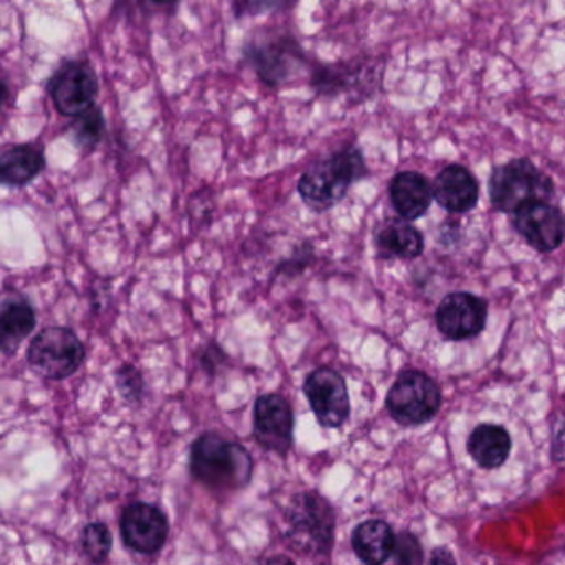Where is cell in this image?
Here are the masks:
<instances>
[{
    "label": "cell",
    "instance_id": "obj_1",
    "mask_svg": "<svg viewBox=\"0 0 565 565\" xmlns=\"http://www.w3.org/2000/svg\"><path fill=\"white\" fill-rule=\"evenodd\" d=\"M190 469L194 479L213 491H237L249 486L254 462L241 443L206 431L191 446Z\"/></svg>",
    "mask_w": 565,
    "mask_h": 565
},
{
    "label": "cell",
    "instance_id": "obj_2",
    "mask_svg": "<svg viewBox=\"0 0 565 565\" xmlns=\"http://www.w3.org/2000/svg\"><path fill=\"white\" fill-rule=\"evenodd\" d=\"M365 160L356 148H343L327 160L313 164L297 184L300 198L317 213L330 210L349 193L355 181L366 177Z\"/></svg>",
    "mask_w": 565,
    "mask_h": 565
},
{
    "label": "cell",
    "instance_id": "obj_20",
    "mask_svg": "<svg viewBox=\"0 0 565 565\" xmlns=\"http://www.w3.org/2000/svg\"><path fill=\"white\" fill-rule=\"evenodd\" d=\"M511 446L508 429L499 425L476 426L468 438L469 455L484 469H495L504 465Z\"/></svg>",
    "mask_w": 565,
    "mask_h": 565
},
{
    "label": "cell",
    "instance_id": "obj_15",
    "mask_svg": "<svg viewBox=\"0 0 565 565\" xmlns=\"http://www.w3.org/2000/svg\"><path fill=\"white\" fill-rule=\"evenodd\" d=\"M388 194L393 210L405 221L425 216L435 200L431 184L416 171H402L395 174L390 181Z\"/></svg>",
    "mask_w": 565,
    "mask_h": 565
},
{
    "label": "cell",
    "instance_id": "obj_6",
    "mask_svg": "<svg viewBox=\"0 0 565 565\" xmlns=\"http://www.w3.org/2000/svg\"><path fill=\"white\" fill-rule=\"evenodd\" d=\"M441 406V390L419 370L399 373L386 395V408L396 423L416 426L435 418Z\"/></svg>",
    "mask_w": 565,
    "mask_h": 565
},
{
    "label": "cell",
    "instance_id": "obj_7",
    "mask_svg": "<svg viewBox=\"0 0 565 565\" xmlns=\"http://www.w3.org/2000/svg\"><path fill=\"white\" fill-rule=\"evenodd\" d=\"M98 77L94 67L85 61H68L55 71L47 90L54 107L64 117L77 118L95 107L98 95Z\"/></svg>",
    "mask_w": 565,
    "mask_h": 565
},
{
    "label": "cell",
    "instance_id": "obj_4",
    "mask_svg": "<svg viewBox=\"0 0 565 565\" xmlns=\"http://www.w3.org/2000/svg\"><path fill=\"white\" fill-rule=\"evenodd\" d=\"M286 529L290 544L302 554H330L335 539V511L319 492H300L287 509Z\"/></svg>",
    "mask_w": 565,
    "mask_h": 565
},
{
    "label": "cell",
    "instance_id": "obj_5",
    "mask_svg": "<svg viewBox=\"0 0 565 565\" xmlns=\"http://www.w3.org/2000/svg\"><path fill=\"white\" fill-rule=\"evenodd\" d=\"M84 343L67 327H47L35 335L28 350V362L39 375L49 380H65L84 363Z\"/></svg>",
    "mask_w": 565,
    "mask_h": 565
},
{
    "label": "cell",
    "instance_id": "obj_10",
    "mask_svg": "<svg viewBox=\"0 0 565 565\" xmlns=\"http://www.w3.org/2000/svg\"><path fill=\"white\" fill-rule=\"evenodd\" d=\"M254 438L260 448L286 456L294 443V413L277 393L257 398L254 405Z\"/></svg>",
    "mask_w": 565,
    "mask_h": 565
},
{
    "label": "cell",
    "instance_id": "obj_18",
    "mask_svg": "<svg viewBox=\"0 0 565 565\" xmlns=\"http://www.w3.org/2000/svg\"><path fill=\"white\" fill-rule=\"evenodd\" d=\"M396 537L392 527L380 519H370L352 532V547L365 565H383L395 552Z\"/></svg>",
    "mask_w": 565,
    "mask_h": 565
},
{
    "label": "cell",
    "instance_id": "obj_9",
    "mask_svg": "<svg viewBox=\"0 0 565 565\" xmlns=\"http://www.w3.org/2000/svg\"><path fill=\"white\" fill-rule=\"evenodd\" d=\"M121 537L131 551L138 554H157L167 544L170 524L167 515L157 505L148 502H131L120 518Z\"/></svg>",
    "mask_w": 565,
    "mask_h": 565
},
{
    "label": "cell",
    "instance_id": "obj_27",
    "mask_svg": "<svg viewBox=\"0 0 565 565\" xmlns=\"http://www.w3.org/2000/svg\"><path fill=\"white\" fill-rule=\"evenodd\" d=\"M264 565H296L286 555H274V557L267 558Z\"/></svg>",
    "mask_w": 565,
    "mask_h": 565
},
{
    "label": "cell",
    "instance_id": "obj_19",
    "mask_svg": "<svg viewBox=\"0 0 565 565\" xmlns=\"http://www.w3.org/2000/svg\"><path fill=\"white\" fill-rule=\"evenodd\" d=\"M44 170V150L34 145L6 148L0 157V180L6 186H25Z\"/></svg>",
    "mask_w": 565,
    "mask_h": 565
},
{
    "label": "cell",
    "instance_id": "obj_16",
    "mask_svg": "<svg viewBox=\"0 0 565 565\" xmlns=\"http://www.w3.org/2000/svg\"><path fill=\"white\" fill-rule=\"evenodd\" d=\"M38 326L34 307L19 292H8L0 312V345L4 355L18 352L19 345Z\"/></svg>",
    "mask_w": 565,
    "mask_h": 565
},
{
    "label": "cell",
    "instance_id": "obj_17",
    "mask_svg": "<svg viewBox=\"0 0 565 565\" xmlns=\"http://www.w3.org/2000/svg\"><path fill=\"white\" fill-rule=\"evenodd\" d=\"M375 247L382 259H416L425 249V239L408 221L392 220L376 231Z\"/></svg>",
    "mask_w": 565,
    "mask_h": 565
},
{
    "label": "cell",
    "instance_id": "obj_24",
    "mask_svg": "<svg viewBox=\"0 0 565 565\" xmlns=\"http://www.w3.org/2000/svg\"><path fill=\"white\" fill-rule=\"evenodd\" d=\"M398 565H422L423 547L418 539L409 532H402L396 537L395 552H393Z\"/></svg>",
    "mask_w": 565,
    "mask_h": 565
},
{
    "label": "cell",
    "instance_id": "obj_3",
    "mask_svg": "<svg viewBox=\"0 0 565 565\" xmlns=\"http://www.w3.org/2000/svg\"><path fill=\"white\" fill-rule=\"evenodd\" d=\"M554 183L527 158L499 164L489 178V200L499 213L514 214L525 204L551 203Z\"/></svg>",
    "mask_w": 565,
    "mask_h": 565
},
{
    "label": "cell",
    "instance_id": "obj_21",
    "mask_svg": "<svg viewBox=\"0 0 565 565\" xmlns=\"http://www.w3.org/2000/svg\"><path fill=\"white\" fill-rule=\"evenodd\" d=\"M71 134L78 147L88 148V150L97 147L105 134V118L100 108H90L75 118Z\"/></svg>",
    "mask_w": 565,
    "mask_h": 565
},
{
    "label": "cell",
    "instance_id": "obj_26",
    "mask_svg": "<svg viewBox=\"0 0 565 565\" xmlns=\"http://www.w3.org/2000/svg\"><path fill=\"white\" fill-rule=\"evenodd\" d=\"M428 565H456L455 555L446 547H436L431 552Z\"/></svg>",
    "mask_w": 565,
    "mask_h": 565
},
{
    "label": "cell",
    "instance_id": "obj_23",
    "mask_svg": "<svg viewBox=\"0 0 565 565\" xmlns=\"http://www.w3.org/2000/svg\"><path fill=\"white\" fill-rule=\"evenodd\" d=\"M115 383H117L118 392L121 393L128 403H140L143 398L145 382L137 366L121 365L115 372Z\"/></svg>",
    "mask_w": 565,
    "mask_h": 565
},
{
    "label": "cell",
    "instance_id": "obj_8",
    "mask_svg": "<svg viewBox=\"0 0 565 565\" xmlns=\"http://www.w3.org/2000/svg\"><path fill=\"white\" fill-rule=\"evenodd\" d=\"M303 393L323 428H340L350 416L349 390L337 370L320 366L307 375Z\"/></svg>",
    "mask_w": 565,
    "mask_h": 565
},
{
    "label": "cell",
    "instance_id": "obj_11",
    "mask_svg": "<svg viewBox=\"0 0 565 565\" xmlns=\"http://www.w3.org/2000/svg\"><path fill=\"white\" fill-rule=\"evenodd\" d=\"M488 322V302L471 292H451L439 302L436 326L448 340L478 337Z\"/></svg>",
    "mask_w": 565,
    "mask_h": 565
},
{
    "label": "cell",
    "instance_id": "obj_14",
    "mask_svg": "<svg viewBox=\"0 0 565 565\" xmlns=\"http://www.w3.org/2000/svg\"><path fill=\"white\" fill-rule=\"evenodd\" d=\"M433 196L449 213H469L478 204L479 184L468 168L449 164L435 178Z\"/></svg>",
    "mask_w": 565,
    "mask_h": 565
},
{
    "label": "cell",
    "instance_id": "obj_22",
    "mask_svg": "<svg viewBox=\"0 0 565 565\" xmlns=\"http://www.w3.org/2000/svg\"><path fill=\"white\" fill-rule=\"evenodd\" d=\"M82 548L94 564H104L110 555L114 537L104 522H90L82 531Z\"/></svg>",
    "mask_w": 565,
    "mask_h": 565
},
{
    "label": "cell",
    "instance_id": "obj_25",
    "mask_svg": "<svg viewBox=\"0 0 565 565\" xmlns=\"http://www.w3.org/2000/svg\"><path fill=\"white\" fill-rule=\"evenodd\" d=\"M224 359H226V356H224L223 350H221L216 343H211V345L201 353V365H203L204 370H207V373H214L217 366L224 362Z\"/></svg>",
    "mask_w": 565,
    "mask_h": 565
},
{
    "label": "cell",
    "instance_id": "obj_12",
    "mask_svg": "<svg viewBox=\"0 0 565 565\" xmlns=\"http://www.w3.org/2000/svg\"><path fill=\"white\" fill-rule=\"evenodd\" d=\"M514 230L537 253H552L565 241V217L551 203H531L512 214Z\"/></svg>",
    "mask_w": 565,
    "mask_h": 565
},
{
    "label": "cell",
    "instance_id": "obj_13",
    "mask_svg": "<svg viewBox=\"0 0 565 565\" xmlns=\"http://www.w3.org/2000/svg\"><path fill=\"white\" fill-rule=\"evenodd\" d=\"M246 55L264 84L270 87L290 81L303 64L302 49L292 38H279L250 45Z\"/></svg>",
    "mask_w": 565,
    "mask_h": 565
}]
</instances>
